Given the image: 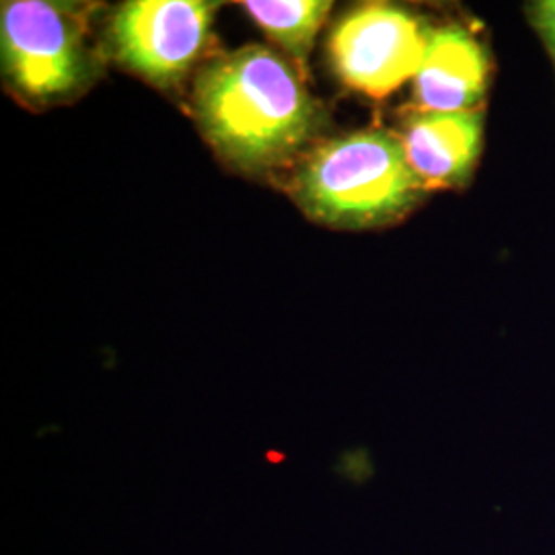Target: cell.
<instances>
[{"label": "cell", "mask_w": 555, "mask_h": 555, "mask_svg": "<svg viewBox=\"0 0 555 555\" xmlns=\"http://www.w3.org/2000/svg\"><path fill=\"white\" fill-rule=\"evenodd\" d=\"M401 142L426 188L459 185L469 178L481 149V114L422 112L408 121Z\"/></svg>", "instance_id": "7"}, {"label": "cell", "mask_w": 555, "mask_h": 555, "mask_svg": "<svg viewBox=\"0 0 555 555\" xmlns=\"http://www.w3.org/2000/svg\"><path fill=\"white\" fill-rule=\"evenodd\" d=\"M433 29L385 2L362 4L339 21L330 40L336 75L350 89L385 98L416 79Z\"/></svg>", "instance_id": "4"}, {"label": "cell", "mask_w": 555, "mask_h": 555, "mask_svg": "<svg viewBox=\"0 0 555 555\" xmlns=\"http://www.w3.org/2000/svg\"><path fill=\"white\" fill-rule=\"evenodd\" d=\"M426 185L405 157L403 142L383 130L330 140L300 165L293 192L311 219L346 229L403 217Z\"/></svg>", "instance_id": "2"}, {"label": "cell", "mask_w": 555, "mask_h": 555, "mask_svg": "<svg viewBox=\"0 0 555 555\" xmlns=\"http://www.w3.org/2000/svg\"><path fill=\"white\" fill-rule=\"evenodd\" d=\"M533 15H535V27L543 36L545 43L550 46V52L555 60V0L535 4Z\"/></svg>", "instance_id": "9"}, {"label": "cell", "mask_w": 555, "mask_h": 555, "mask_svg": "<svg viewBox=\"0 0 555 555\" xmlns=\"http://www.w3.org/2000/svg\"><path fill=\"white\" fill-rule=\"evenodd\" d=\"M243 7L272 40L278 41L293 59L305 62L323 21L332 9V2L251 0Z\"/></svg>", "instance_id": "8"}, {"label": "cell", "mask_w": 555, "mask_h": 555, "mask_svg": "<svg viewBox=\"0 0 555 555\" xmlns=\"http://www.w3.org/2000/svg\"><path fill=\"white\" fill-rule=\"evenodd\" d=\"M2 70L36 105L73 98L95 75V56L75 11L46 0L2 4Z\"/></svg>", "instance_id": "3"}, {"label": "cell", "mask_w": 555, "mask_h": 555, "mask_svg": "<svg viewBox=\"0 0 555 555\" xmlns=\"http://www.w3.org/2000/svg\"><path fill=\"white\" fill-rule=\"evenodd\" d=\"M219 4L202 0H134L109 27L116 59L159 87H171L202 56Z\"/></svg>", "instance_id": "5"}, {"label": "cell", "mask_w": 555, "mask_h": 555, "mask_svg": "<svg viewBox=\"0 0 555 555\" xmlns=\"http://www.w3.org/2000/svg\"><path fill=\"white\" fill-rule=\"evenodd\" d=\"M194 103L208 142L243 171L282 165L321 126V107L295 68L261 46L212 60L196 80Z\"/></svg>", "instance_id": "1"}, {"label": "cell", "mask_w": 555, "mask_h": 555, "mask_svg": "<svg viewBox=\"0 0 555 555\" xmlns=\"http://www.w3.org/2000/svg\"><path fill=\"white\" fill-rule=\"evenodd\" d=\"M488 56L463 27L433 29L414 79L416 101L426 112H469L486 93Z\"/></svg>", "instance_id": "6"}]
</instances>
